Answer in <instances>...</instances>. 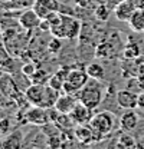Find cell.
<instances>
[{
    "mask_svg": "<svg viewBox=\"0 0 144 149\" xmlns=\"http://www.w3.org/2000/svg\"><path fill=\"white\" fill-rule=\"evenodd\" d=\"M46 20H49V23H51L49 32L59 39H69L71 40L79 35L81 23H79V20H76L69 15H61L58 12L52 17L46 19Z\"/></svg>",
    "mask_w": 144,
    "mask_h": 149,
    "instance_id": "1",
    "label": "cell"
},
{
    "mask_svg": "<svg viewBox=\"0 0 144 149\" xmlns=\"http://www.w3.org/2000/svg\"><path fill=\"white\" fill-rule=\"evenodd\" d=\"M78 100L81 103H84L85 106H88L91 109H97L100 106V103L102 102L104 97V86L101 85V80H90L79 92H78Z\"/></svg>",
    "mask_w": 144,
    "mask_h": 149,
    "instance_id": "2",
    "label": "cell"
},
{
    "mask_svg": "<svg viewBox=\"0 0 144 149\" xmlns=\"http://www.w3.org/2000/svg\"><path fill=\"white\" fill-rule=\"evenodd\" d=\"M91 128L94 129L95 133V141H101L105 136H108L115 126V116L111 112L102 111L94 113L92 119L90 122Z\"/></svg>",
    "mask_w": 144,
    "mask_h": 149,
    "instance_id": "3",
    "label": "cell"
},
{
    "mask_svg": "<svg viewBox=\"0 0 144 149\" xmlns=\"http://www.w3.org/2000/svg\"><path fill=\"white\" fill-rule=\"evenodd\" d=\"M90 82V76L85 69H69V72L65 77L64 83V92L78 95V92Z\"/></svg>",
    "mask_w": 144,
    "mask_h": 149,
    "instance_id": "4",
    "label": "cell"
},
{
    "mask_svg": "<svg viewBox=\"0 0 144 149\" xmlns=\"http://www.w3.org/2000/svg\"><path fill=\"white\" fill-rule=\"evenodd\" d=\"M45 91H46V85L45 83H36L32 82L25 91V97L26 102L30 105H36V106H42L43 97H45Z\"/></svg>",
    "mask_w": 144,
    "mask_h": 149,
    "instance_id": "5",
    "label": "cell"
},
{
    "mask_svg": "<svg viewBox=\"0 0 144 149\" xmlns=\"http://www.w3.org/2000/svg\"><path fill=\"white\" fill-rule=\"evenodd\" d=\"M32 9L39 15L40 19H49L59 12V3L58 0H35Z\"/></svg>",
    "mask_w": 144,
    "mask_h": 149,
    "instance_id": "6",
    "label": "cell"
},
{
    "mask_svg": "<svg viewBox=\"0 0 144 149\" xmlns=\"http://www.w3.org/2000/svg\"><path fill=\"white\" fill-rule=\"evenodd\" d=\"M71 119L73 120V123L76 125H84V123H90L92 116H94V109H91L88 106H85L84 103L78 102L76 106L72 109L69 113Z\"/></svg>",
    "mask_w": 144,
    "mask_h": 149,
    "instance_id": "7",
    "label": "cell"
},
{
    "mask_svg": "<svg viewBox=\"0 0 144 149\" xmlns=\"http://www.w3.org/2000/svg\"><path fill=\"white\" fill-rule=\"evenodd\" d=\"M78 96L73 95V93H68V92H64L59 95L56 103H55V109L59 112V113H66L69 115L72 112V109L76 106L78 103Z\"/></svg>",
    "mask_w": 144,
    "mask_h": 149,
    "instance_id": "8",
    "label": "cell"
},
{
    "mask_svg": "<svg viewBox=\"0 0 144 149\" xmlns=\"http://www.w3.org/2000/svg\"><path fill=\"white\" fill-rule=\"evenodd\" d=\"M117 103L120 108L126 109H136L138 108V95L134 93L133 91L123 89L117 92Z\"/></svg>",
    "mask_w": 144,
    "mask_h": 149,
    "instance_id": "9",
    "label": "cell"
},
{
    "mask_svg": "<svg viewBox=\"0 0 144 149\" xmlns=\"http://www.w3.org/2000/svg\"><path fill=\"white\" fill-rule=\"evenodd\" d=\"M137 6L134 4L133 0H121L120 3L115 4L114 7V16L120 22H128L133 13L136 12Z\"/></svg>",
    "mask_w": 144,
    "mask_h": 149,
    "instance_id": "10",
    "label": "cell"
},
{
    "mask_svg": "<svg viewBox=\"0 0 144 149\" xmlns=\"http://www.w3.org/2000/svg\"><path fill=\"white\" fill-rule=\"evenodd\" d=\"M40 23H42V19L39 17V15L33 9H28L19 16V24L26 30H32V29L39 27Z\"/></svg>",
    "mask_w": 144,
    "mask_h": 149,
    "instance_id": "11",
    "label": "cell"
},
{
    "mask_svg": "<svg viewBox=\"0 0 144 149\" xmlns=\"http://www.w3.org/2000/svg\"><path fill=\"white\" fill-rule=\"evenodd\" d=\"M23 145V133L20 130H12L0 138V148L18 149Z\"/></svg>",
    "mask_w": 144,
    "mask_h": 149,
    "instance_id": "12",
    "label": "cell"
},
{
    "mask_svg": "<svg viewBox=\"0 0 144 149\" xmlns=\"http://www.w3.org/2000/svg\"><path fill=\"white\" fill-rule=\"evenodd\" d=\"M73 135H75V139L82 145H90L92 142H95V133L90 123L78 125V128L73 130Z\"/></svg>",
    "mask_w": 144,
    "mask_h": 149,
    "instance_id": "13",
    "label": "cell"
},
{
    "mask_svg": "<svg viewBox=\"0 0 144 149\" xmlns=\"http://www.w3.org/2000/svg\"><path fill=\"white\" fill-rule=\"evenodd\" d=\"M138 125V115L134 109H126V112L120 116V128L123 132H131Z\"/></svg>",
    "mask_w": 144,
    "mask_h": 149,
    "instance_id": "14",
    "label": "cell"
},
{
    "mask_svg": "<svg viewBox=\"0 0 144 149\" xmlns=\"http://www.w3.org/2000/svg\"><path fill=\"white\" fill-rule=\"evenodd\" d=\"M128 26L137 32V33H143L144 32V7H137L136 12L133 13V16L127 22Z\"/></svg>",
    "mask_w": 144,
    "mask_h": 149,
    "instance_id": "15",
    "label": "cell"
},
{
    "mask_svg": "<svg viewBox=\"0 0 144 149\" xmlns=\"http://www.w3.org/2000/svg\"><path fill=\"white\" fill-rule=\"evenodd\" d=\"M87 73L90 76V79H95V80H102L104 76H105V70H104V66L98 62H92L90 63L87 68H85Z\"/></svg>",
    "mask_w": 144,
    "mask_h": 149,
    "instance_id": "16",
    "label": "cell"
},
{
    "mask_svg": "<svg viewBox=\"0 0 144 149\" xmlns=\"http://www.w3.org/2000/svg\"><path fill=\"white\" fill-rule=\"evenodd\" d=\"M117 145H118L120 148H136V146L138 145V142L136 141L134 136H131V135H128L127 132H124V133L120 135Z\"/></svg>",
    "mask_w": 144,
    "mask_h": 149,
    "instance_id": "17",
    "label": "cell"
},
{
    "mask_svg": "<svg viewBox=\"0 0 144 149\" xmlns=\"http://www.w3.org/2000/svg\"><path fill=\"white\" fill-rule=\"evenodd\" d=\"M123 55L128 60L137 59L140 56V47H138V45L137 43H128L126 47H124V50H123Z\"/></svg>",
    "mask_w": 144,
    "mask_h": 149,
    "instance_id": "18",
    "label": "cell"
},
{
    "mask_svg": "<svg viewBox=\"0 0 144 149\" xmlns=\"http://www.w3.org/2000/svg\"><path fill=\"white\" fill-rule=\"evenodd\" d=\"M95 16L100 19V20H107L108 16H109V9H108L105 4H100L95 7Z\"/></svg>",
    "mask_w": 144,
    "mask_h": 149,
    "instance_id": "19",
    "label": "cell"
},
{
    "mask_svg": "<svg viewBox=\"0 0 144 149\" xmlns=\"http://www.w3.org/2000/svg\"><path fill=\"white\" fill-rule=\"evenodd\" d=\"M10 129H12V122H10V119H9V118L0 119V135H1V136L7 135L9 132H12Z\"/></svg>",
    "mask_w": 144,
    "mask_h": 149,
    "instance_id": "20",
    "label": "cell"
},
{
    "mask_svg": "<svg viewBox=\"0 0 144 149\" xmlns=\"http://www.w3.org/2000/svg\"><path fill=\"white\" fill-rule=\"evenodd\" d=\"M12 62V57L9 55V52L6 50V47L4 46H1L0 45V66H7L9 63Z\"/></svg>",
    "mask_w": 144,
    "mask_h": 149,
    "instance_id": "21",
    "label": "cell"
},
{
    "mask_svg": "<svg viewBox=\"0 0 144 149\" xmlns=\"http://www.w3.org/2000/svg\"><path fill=\"white\" fill-rule=\"evenodd\" d=\"M37 72V68H36V65L33 63H26V65H23V68H22V73L25 74V76H28V77H33V74Z\"/></svg>",
    "mask_w": 144,
    "mask_h": 149,
    "instance_id": "22",
    "label": "cell"
},
{
    "mask_svg": "<svg viewBox=\"0 0 144 149\" xmlns=\"http://www.w3.org/2000/svg\"><path fill=\"white\" fill-rule=\"evenodd\" d=\"M48 49H49V52H59V49H61V40H59V37L54 36V39L49 42V46H48Z\"/></svg>",
    "mask_w": 144,
    "mask_h": 149,
    "instance_id": "23",
    "label": "cell"
},
{
    "mask_svg": "<svg viewBox=\"0 0 144 149\" xmlns=\"http://www.w3.org/2000/svg\"><path fill=\"white\" fill-rule=\"evenodd\" d=\"M75 3H76L79 7L87 9V7H90L91 4H92V0H75Z\"/></svg>",
    "mask_w": 144,
    "mask_h": 149,
    "instance_id": "24",
    "label": "cell"
},
{
    "mask_svg": "<svg viewBox=\"0 0 144 149\" xmlns=\"http://www.w3.org/2000/svg\"><path fill=\"white\" fill-rule=\"evenodd\" d=\"M138 108L144 109V93L138 95Z\"/></svg>",
    "mask_w": 144,
    "mask_h": 149,
    "instance_id": "25",
    "label": "cell"
},
{
    "mask_svg": "<svg viewBox=\"0 0 144 149\" xmlns=\"http://www.w3.org/2000/svg\"><path fill=\"white\" fill-rule=\"evenodd\" d=\"M1 33H3V29H1V24H0V36H1Z\"/></svg>",
    "mask_w": 144,
    "mask_h": 149,
    "instance_id": "26",
    "label": "cell"
},
{
    "mask_svg": "<svg viewBox=\"0 0 144 149\" xmlns=\"http://www.w3.org/2000/svg\"><path fill=\"white\" fill-rule=\"evenodd\" d=\"M143 35H144V32H143Z\"/></svg>",
    "mask_w": 144,
    "mask_h": 149,
    "instance_id": "27",
    "label": "cell"
},
{
    "mask_svg": "<svg viewBox=\"0 0 144 149\" xmlns=\"http://www.w3.org/2000/svg\"><path fill=\"white\" fill-rule=\"evenodd\" d=\"M0 136H1V135H0Z\"/></svg>",
    "mask_w": 144,
    "mask_h": 149,
    "instance_id": "28",
    "label": "cell"
}]
</instances>
